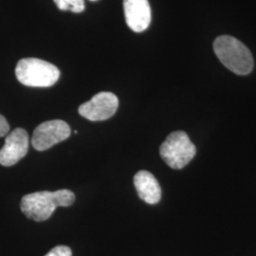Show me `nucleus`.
Instances as JSON below:
<instances>
[{
    "label": "nucleus",
    "instance_id": "f257e3e1",
    "mask_svg": "<svg viewBox=\"0 0 256 256\" xmlns=\"http://www.w3.org/2000/svg\"><path fill=\"white\" fill-rule=\"evenodd\" d=\"M74 200L75 194L68 189L55 192L42 191L24 196L20 208L28 218L41 222L48 220L58 207H68Z\"/></svg>",
    "mask_w": 256,
    "mask_h": 256
},
{
    "label": "nucleus",
    "instance_id": "f03ea898",
    "mask_svg": "<svg viewBox=\"0 0 256 256\" xmlns=\"http://www.w3.org/2000/svg\"><path fill=\"white\" fill-rule=\"evenodd\" d=\"M214 50L220 62L234 74L248 75L252 72L254 66L252 54L236 37H218L214 42Z\"/></svg>",
    "mask_w": 256,
    "mask_h": 256
},
{
    "label": "nucleus",
    "instance_id": "7ed1b4c3",
    "mask_svg": "<svg viewBox=\"0 0 256 256\" xmlns=\"http://www.w3.org/2000/svg\"><path fill=\"white\" fill-rule=\"evenodd\" d=\"M19 82L32 88H48L59 80L60 70L54 64L38 58H23L16 68Z\"/></svg>",
    "mask_w": 256,
    "mask_h": 256
},
{
    "label": "nucleus",
    "instance_id": "20e7f679",
    "mask_svg": "<svg viewBox=\"0 0 256 256\" xmlns=\"http://www.w3.org/2000/svg\"><path fill=\"white\" fill-rule=\"evenodd\" d=\"M160 154L169 167L182 169L194 158L196 148L187 133L180 130L166 138L160 148Z\"/></svg>",
    "mask_w": 256,
    "mask_h": 256
},
{
    "label": "nucleus",
    "instance_id": "39448f33",
    "mask_svg": "<svg viewBox=\"0 0 256 256\" xmlns=\"http://www.w3.org/2000/svg\"><path fill=\"white\" fill-rule=\"evenodd\" d=\"M70 126L61 120H52L42 122L34 132L32 144L37 151H45L55 144L66 140L70 136Z\"/></svg>",
    "mask_w": 256,
    "mask_h": 256
},
{
    "label": "nucleus",
    "instance_id": "423d86ee",
    "mask_svg": "<svg viewBox=\"0 0 256 256\" xmlns=\"http://www.w3.org/2000/svg\"><path fill=\"white\" fill-rule=\"evenodd\" d=\"M119 99L112 92H99L90 101L82 104L78 111L80 115L92 122H100L111 118L118 110Z\"/></svg>",
    "mask_w": 256,
    "mask_h": 256
},
{
    "label": "nucleus",
    "instance_id": "0eeeda50",
    "mask_svg": "<svg viewBox=\"0 0 256 256\" xmlns=\"http://www.w3.org/2000/svg\"><path fill=\"white\" fill-rule=\"evenodd\" d=\"M28 135L23 128H16L5 138V144L0 150V165L10 167L18 164L27 155Z\"/></svg>",
    "mask_w": 256,
    "mask_h": 256
},
{
    "label": "nucleus",
    "instance_id": "6e6552de",
    "mask_svg": "<svg viewBox=\"0 0 256 256\" xmlns=\"http://www.w3.org/2000/svg\"><path fill=\"white\" fill-rule=\"evenodd\" d=\"M124 18L128 27L135 32H144L151 23L148 0H124Z\"/></svg>",
    "mask_w": 256,
    "mask_h": 256
},
{
    "label": "nucleus",
    "instance_id": "1a4fd4ad",
    "mask_svg": "<svg viewBox=\"0 0 256 256\" xmlns=\"http://www.w3.org/2000/svg\"><path fill=\"white\" fill-rule=\"evenodd\" d=\"M134 185L140 198L148 204H156L162 198V188L148 171H140L134 176Z\"/></svg>",
    "mask_w": 256,
    "mask_h": 256
},
{
    "label": "nucleus",
    "instance_id": "9d476101",
    "mask_svg": "<svg viewBox=\"0 0 256 256\" xmlns=\"http://www.w3.org/2000/svg\"><path fill=\"white\" fill-rule=\"evenodd\" d=\"M54 3L61 10H70L79 14L84 10V0H54Z\"/></svg>",
    "mask_w": 256,
    "mask_h": 256
},
{
    "label": "nucleus",
    "instance_id": "9b49d317",
    "mask_svg": "<svg viewBox=\"0 0 256 256\" xmlns=\"http://www.w3.org/2000/svg\"><path fill=\"white\" fill-rule=\"evenodd\" d=\"M45 256H72L70 248L66 246H57L50 250Z\"/></svg>",
    "mask_w": 256,
    "mask_h": 256
},
{
    "label": "nucleus",
    "instance_id": "f8f14e48",
    "mask_svg": "<svg viewBox=\"0 0 256 256\" xmlns=\"http://www.w3.org/2000/svg\"><path fill=\"white\" fill-rule=\"evenodd\" d=\"M10 131V126L7 122V120L5 119L2 115H0V137H4L6 136Z\"/></svg>",
    "mask_w": 256,
    "mask_h": 256
},
{
    "label": "nucleus",
    "instance_id": "ddd939ff",
    "mask_svg": "<svg viewBox=\"0 0 256 256\" xmlns=\"http://www.w3.org/2000/svg\"><path fill=\"white\" fill-rule=\"evenodd\" d=\"M90 1H96V0H90Z\"/></svg>",
    "mask_w": 256,
    "mask_h": 256
}]
</instances>
